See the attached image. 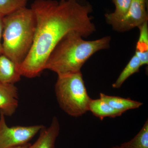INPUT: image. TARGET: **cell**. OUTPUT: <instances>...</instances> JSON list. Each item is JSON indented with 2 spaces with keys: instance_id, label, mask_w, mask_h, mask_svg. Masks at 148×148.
<instances>
[{
  "instance_id": "1",
  "label": "cell",
  "mask_w": 148,
  "mask_h": 148,
  "mask_svg": "<svg viewBox=\"0 0 148 148\" xmlns=\"http://www.w3.org/2000/svg\"><path fill=\"white\" fill-rule=\"evenodd\" d=\"M36 25L30 52L19 67L21 76L34 78L45 70L49 56L56 45L72 31L87 38L95 32L86 0H36L31 6Z\"/></svg>"
},
{
  "instance_id": "2",
  "label": "cell",
  "mask_w": 148,
  "mask_h": 148,
  "mask_svg": "<svg viewBox=\"0 0 148 148\" xmlns=\"http://www.w3.org/2000/svg\"><path fill=\"white\" fill-rule=\"evenodd\" d=\"M110 36L94 40H86L79 33L72 31L56 45L46 63L45 69L58 75L74 73L81 71L85 62L99 51L110 46Z\"/></svg>"
},
{
  "instance_id": "3",
  "label": "cell",
  "mask_w": 148,
  "mask_h": 148,
  "mask_svg": "<svg viewBox=\"0 0 148 148\" xmlns=\"http://www.w3.org/2000/svg\"><path fill=\"white\" fill-rule=\"evenodd\" d=\"M36 25L34 13L26 7L3 17L2 54L18 67L32 49Z\"/></svg>"
},
{
  "instance_id": "4",
  "label": "cell",
  "mask_w": 148,
  "mask_h": 148,
  "mask_svg": "<svg viewBox=\"0 0 148 148\" xmlns=\"http://www.w3.org/2000/svg\"><path fill=\"white\" fill-rule=\"evenodd\" d=\"M55 92L60 108L69 116L78 117L88 112L91 98L81 72L58 75Z\"/></svg>"
},
{
  "instance_id": "5",
  "label": "cell",
  "mask_w": 148,
  "mask_h": 148,
  "mask_svg": "<svg viewBox=\"0 0 148 148\" xmlns=\"http://www.w3.org/2000/svg\"><path fill=\"white\" fill-rule=\"evenodd\" d=\"M0 113V148H12L29 143L44 127L42 125L9 127Z\"/></svg>"
},
{
  "instance_id": "6",
  "label": "cell",
  "mask_w": 148,
  "mask_h": 148,
  "mask_svg": "<svg viewBox=\"0 0 148 148\" xmlns=\"http://www.w3.org/2000/svg\"><path fill=\"white\" fill-rule=\"evenodd\" d=\"M148 0H132L127 13L122 18L111 23L115 31L125 32L138 27L148 21Z\"/></svg>"
},
{
  "instance_id": "7",
  "label": "cell",
  "mask_w": 148,
  "mask_h": 148,
  "mask_svg": "<svg viewBox=\"0 0 148 148\" xmlns=\"http://www.w3.org/2000/svg\"><path fill=\"white\" fill-rule=\"evenodd\" d=\"M18 106V88L14 84L0 83V113L11 116Z\"/></svg>"
},
{
  "instance_id": "8",
  "label": "cell",
  "mask_w": 148,
  "mask_h": 148,
  "mask_svg": "<svg viewBox=\"0 0 148 148\" xmlns=\"http://www.w3.org/2000/svg\"><path fill=\"white\" fill-rule=\"evenodd\" d=\"M60 126L58 119L54 116L48 127L44 126L41 130L39 136L33 145L28 148H55V143L60 132Z\"/></svg>"
},
{
  "instance_id": "9",
  "label": "cell",
  "mask_w": 148,
  "mask_h": 148,
  "mask_svg": "<svg viewBox=\"0 0 148 148\" xmlns=\"http://www.w3.org/2000/svg\"><path fill=\"white\" fill-rule=\"evenodd\" d=\"M21 76L19 67L5 56L0 55V83L14 84Z\"/></svg>"
},
{
  "instance_id": "10",
  "label": "cell",
  "mask_w": 148,
  "mask_h": 148,
  "mask_svg": "<svg viewBox=\"0 0 148 148\" xmlns=\"http://www.w3.org/2000/svg\"><path fill=\"white\" fill-rule=\"evenodd\" d=\"M100 98L108 104L112 108L123 114L129 110L139 108L143 104L142 102L134 101L130 98L111 96L102 92L100 93Z\"/></svg>"
},
{
  "instance_id": "11",
  "label": "cell",
  "mask_w": 148,
  "mask_h": 148,
  "mask_svg": "<svg viewBox=\"0 0 148 148\" xmlns=\"http://www.w3.org/2000/svg\"><path fill=\"white\" fill-rule=\"evenodd\" d=\"M88 110L93 115L101 120L106 117L115 118L121 116L123 114L121 112L112 108L101 98L91 99Z\"/></svg>"
},
{
  "instance_id": "12",
  "label": "cell",
  "mask_w": 148,
  "mask_h": 148,
  "mask_svg": "<svg viewBox=\"0 0 148 148\" xmlns=\"http://www.w3.org/2000/svg\"><path fill=\"white\" fill-rule=\"evenodd\" d=\"M140 29V36L136 47L135 54L139 58L141 66L148 64V21L138 27Z\"/></svg>"
},
{
  "instance_id": "13",
  "label": "cell",
  "mask_w": 148,
  "mask_h": 148,
  "mask_svg": "<svg viewBox=\"0 0 148 148\" xmlns=\"http://www.w3.org/2000/svg\"><path fill=\"white\" fill-rule=\"evenodd\" d=\"M141 62L138 56L135 54L132 56L128 64L121 73L115 82L112 85L114 88H119L125 81L133 74L140 71Z\"/></svg>"
},
{
  "instance_id": "14",
  "label": "cell",
  "mask_w": 148,
  "mask_h": 148,
  "mask_svg": "<svg viewBox=\"0 0 148 148\" xmlns=\"http://www.w3.org/2000/svg\"><path fill=\"white\" fill-rule=\"evenodd\" d=\"M121 146L123 148H148V120L134 138Z\"/></svg>"
},
{
  "instance_id": "15",
  "label": "cell",
  "mask_w": 148,
  "mask_h": 148,
  "mask_svg": "<svg viewBox=\"0 0 148 148\" xmlns=\"http://www.w3.org/2000/svg\"><path fill=\"white\" fill-rule=\"evenodd\" d=\"M115 6L113 12L107 13L105 17L107 23L110 24L112 22L119 20L125 15L131 5L132 0H112Z\"/></svg>"
},
{
  "instance_id": "16",
  "label": "cell",
  "mask_w": 148,
  "mask_h": 148,
  "mask_svg": "<svg viewBox=\"0 0 148 148\" xmlns=\"http://www.w3.org/2000/svg\"><path fill=\"white\" fill-rule=\"evenodd\" d=\"M28 0H0V16L4 17L26 7Z\"/></svg>"
},
{
  "instance_id": "17",
  "label": "cell",
  "mask_w": 148,
  "mask_h": 148,
  "mask_svg": "<svg viewBox=\"0 0 148 148\" xmlns=\"http://www.w3.org/2000/svg\"><path fill=\"white\" fill-rule=\"evenodd\" d=\"M3 17L0 16V55L2 53V36L3 32Z\"/></svg>"
},
{
  "instance_id": "18",
  "label": "cell",
  "mask_w": 148,
  "mask_h": 148,
  "mask_svg": "<svg viewBox=\"0 0 148 148\" xmlns=\"http://www.w3.org/2000/svg\"><path fill=\"white\" fill-rule=\"evenodd\" d=\"M30 144L29 143L26 144V145H23L18 146V147H14L12 148H28Z\"/></svg>"
},
{
  "instance_id": "19",
  "label": "cell",
  "mask_w": 148,
  "mask_h": 148,
  "mask_svg": "<svg viewBox=\"0 0 148 148\" xmlns=\"http://www.w3.org/2000/svg\"><path fill=\"white\" fill-rule=\"evenodd\" d=\"M110 148H123V147H121V146H115V147H112Z\"/></svg>"
}]
</instances>
